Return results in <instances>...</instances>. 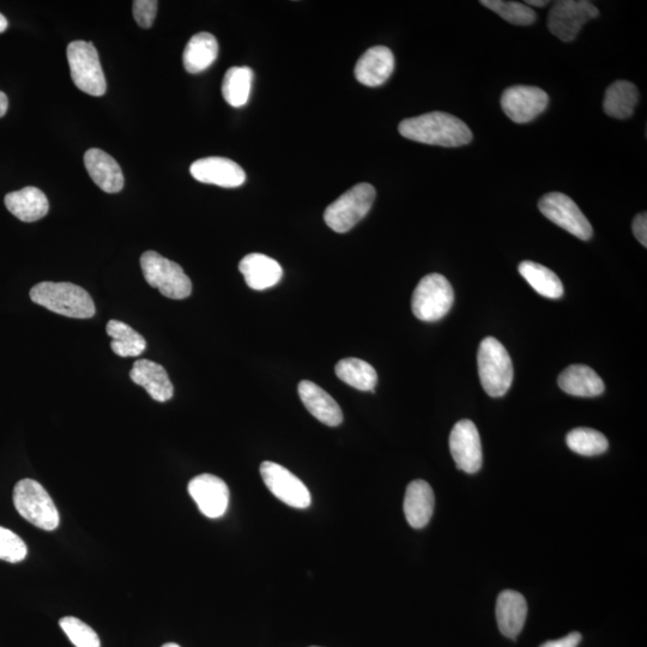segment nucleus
Returning a JSON list of instances; mask_svg holds the SVG:
<instances>
[{
    "label": "nucleus",
    "instance_id": "23",
    "mask_svg": "<svg viewBox=\"0 0 647 647\" xmlns=\"http://www.w3.org/2000/svg\"><path fill=\"white\" fill-rule=\"evenodd\" d=\"M4 202L10 213L23 222L39 221L50 210L45 193L33 186L8 193Z\"/></svg>",
    "mask_w": 647,
    "mask_h": 647
},
{
    "label": "nucleus",
    "instance_id": "7",
    "mask_svg": "<svg viewBox=\"0 0 647 647\" xmlns=\"http://www.w3.org/2000/svg\"><path fill=\"white\" fill-rule=\"evenodd\" d=\"M455 293L451 283L440 274H429L422 278L411 298V310L422 322H438L450 312Z\"/></svg>",
    "mask_w": 647,
    "mask_h": 647
},
{
    "label": "nucleus",
    "instance_id": "11",
    "mask_svg": "<svg viewBox=\"0 0 647 647\" xmlns=\"http://www.w3.org/2000/svg\"><path fill=\"white\" fill-rule=\"evenodd\" d=\"M260 475L266 488L282 503L295 509H307L312 503L311 493L299 477L282 465L264 462L260 465Z\"/></svg>",
    "mask_w": 647,
    "mask_h": 647
},
{
    "label": "nucleus",
    "instance_id": "38",
    "mask_svg": "<svg viewBox=\"0 0 647 647\" xmlns=\"http://www.w3.org/2000/svg\"><path fill=\"white\" fill-rule=\"evenodd\" d=\"M9 100L3 92H0V118H3L8 112Z\"/></svg>",
    "mask_w": 647,
    "mask_h": 647
},
{
    "label": "nucleus",
    "instance_id": "26",
    "mask_svg": "<svg viewBox=\"0 0 647 647\" xmlns=\"http://www.w3.org/2000/svg\"><path fill=\"white\" fill-rule=\"evenodd\" d=\"M639 101L638 88L628 81H616L604 95L603 110L609 117L631 118Z\"/></svg>",
    "mask_w": 647,
    "mask_h": 647
},
{
    "label": "nucleus",
    "instance_id": "17",
    "mask_svg": "<svg viewBox=\"0 0 647 647\" xmlns=\"http://www.w3.org/2000/svg\"><path fill=\"white\" fill-rule=\"evenodd\" d=\"M298 391L302 403L318 421L329 427L341 425L343 422L342 409L328 392L310 380H302Z\"/></svg>",
    "mask_w": 647,
    "mask_h": 647
},
{
    "label": "nucleus",
    "instance_id": "34",
    "mask_svg": "<svg viewBox=\"0 0 647 647\" xmlns=\"http://www.w3.org/2000/svg\"><path fill=\"white\" fill-rule=\"evenodd\" d=\"M28 548L14 531L0 526V560L17 564L27 558Z\"/></svg>",
    "mask_w": 647,
    "mask_h": 647
},
{
    "label": "nucleus",
    "instance_id": "21",
    "mask_svg": "<svg viewBox=\"0 0 647 647\" xmlns=\"http://www.w3.org/2000/svg\"><path fill=\"white\" fill-rule=\"evenodd\" d=\"M239 270L245 278L247 286L255 290H265L276 286L281 281L283 269L275 259L251 253L239 264Z\"/></svg>",
    "mask_w": 647,
    "mask_h": 647
},
{
    "label": "nucleus",
    "instance_id": "25",
    "mask_svg": "<svg viewBox=\"0 0 647 647\" xmlns=\"http://www.w3.org/2000/svg\"><path fill=\"white\" fill-rule=\"evenodd\" d=\"M219 56V42L210 33L193 35L184 51V66L190 74H199L210 68Z\"/></svg>",
    "mask_w": 647,
    "mask_h": 647
},
{
    "label": "nucleus",
    "instance_id": "36",
    "mask_svg": "<svg viewBox=\"0 0 647 647\" xmlns=\"http://www.w3.org/2000/svg\"><path fill=\"white\" fill-rule=\"evenodd\" d=\"M632 231L634 237L637 238L640 244L647 247V215L646 213L639 214L632 223Z\"/></svg>",
    "mask_w": 647,
    "mask_h": 647
},
{
    "label": "nucleus",
    "instance_id": "15",
    "mask_svg": "<svg viewBox=\"0 0 647 647\" xmlns=\"http://www.w3.org/2000/svg\"><path fill=\"white\" fill-rule=\"evenodd\" d=\"M190 173L199 183L227 187H239L246 181V173L237 162L225 157H205L193 162Z\"/></svg>",
    "mask_w": 647,
    "mask_h": 647
},
{
    "label": "nucleus",
    "instance_id": "39",
    "mask_svg": "<svg viewBox=\"0 0 647 647\" xmlns=\"http://www.w3.org/2000/svg\"><path fill=\"white\" fill-rule=\"evenodd\" d=\"M548 2L546 0H529V2H525V5H532V6H538V8H543V6H546Z\"/></svg>",
    "mask_w": 647,
    "mask_h": 647
},
{
    "label": "nucleus",
    "instance_id": "37",
    "mask_svg": "<svg viewBox=\"0 0 647 647\" xmlns=\"http://www.w3.org/2000/svg\"><path fill=\"white\" fill-rule=\"evenodd\" d=\"M582 642V634L572 632L567 637L558 640H552L541 645V647H577Z\"/></svg>",
    "mask_w": 647,
    "mask_h": 647
},
{
    "label": "nucleus",
    "instance_id": "24",
    "mask_svg": "<svg viewBox=\"0 0 647 647\" xmlns=\"http://www.w3.org/2000/svg\"><path fill=\"white\" fill-rule=\"evenodd\" d=\"M558 383L562 391L577 397H597L606 389L601 377L585 365L567 367L560 374Z\"/></svg>",
    "mask_w": 647,
    "mask_h": 647
},
{
    "label": "nucleus",
    "instance_id": "30",
    "mask_svg": "<svg viewBox=\"0 0 647 647\" xmlns=\"http://www.w3.org/2000/svg\"><path fill=\"white\" fill-rule=\"evenodd\" d=\"M253 74L247 66H235L226 72L223 78L222 94L228 105L243 107L250 99Z\"/></svg>",
    "mask_w": 647,
    "mask_h": 647
},
{
    "label": "nucleus",
    "instance_id": "19",
    "mask_svg": "<svg viewBox=\"0 0 647 647\" xmlns=\"http://www.w3.org/2000/svg\"><path fill=\"white\" fill-rule=\"evenodd\" d=\"M133 383L142 386L156 402H167L174 395V386L165 367L150 360H138L130 372Z\"/></svg>",
    "mask_w": 647,
    "mask_h": 647
},
{
    "label": "nucleus",
    "instance_id": "41",
    "mask_svg": "<svg viewBox=\"0 0 647 647\" xmlns=\"http://www.w3.org/2000/svg\"><path fill=\"white\" fill-rule=\"evenodd\" d=\"M162 647H180V646L178 644L168 643V644L163 645Z\"/></svg>",
    "mask_w": 647,
    "mask_h": 647
},
{
    "label": "nucleus",
    "instance_id": "32",
    "mask_svg": "<svg viewBox=\"0 0 647 647\" xmlns=\"http://www.w3.org/2000/svg\"><path fill=\"white\" fill-rule=\"evenodd\" d=\"M481 4L515 26H530L537 18L536 12L523 3L482 0Z\"/></svg>",
    "mask_w": 647,
    "mask_h": 647
},
{
    "label": "nucleus",
    "instance_id": "9",
    "mask_svg": "<svg viewBox=\"0 0 647 647\" xmlns=\"http://www.w3.org/2000/svg\"><path fill=\"white\" fill-rule=\"evenodd\" d=\"M600 15V11L588 0H561L555 3L548 16V28L556 38L571 42L580 29Z\"/></svg>",
    "mask_w": 647,
    "mask_h": 647
},
{
    "label": "nucleus",
    "instance_id": "42",
    "mask_svg": "<svg viewBox=\"0 0 647 647\" xmlns=\"http://www.w3.org/2000/svg\"><path fill=\"white\" fill-rule=\"evenodd\" d=\"M313 647H317V646H313Z\"/></svg>",
    "mask_w": 647,
    "mask_h": 647
},
{
    "label": "nucleus",
    "instance_id": "27",
    "mask_svg": "<svg viewBox=\"0 0 647 647\" xmlns=\"http://www.w3.org/2000/svg\"><path fill=\"white\" fill-rule=\"evenodd\" d=\"M518 270L538 294L548 299H559L564 295V286L560 278L546 266L525 260L519 264Z\"/></svg>",
    "mask_w": 647,
    "mask_h": 647
},
{
    "label": "nucleus",
    "instance_id": "5",
    "mask_svg": "<svg viewBox=\"0 0 647 647\" xmlns=\"http://www.w3.org/2000/svg\"><path fill=\"white\" fill-rule=\"evenodd\" d=\"M141 268L149 286L159 289L166 298L183 300L191 295L190 277L179 264L162 257L160 253L144 252L141 257Z\"/></svg>",
    "mask_w": 647,
    "mask_h": 647
},
{
    "label": "nucleus",
    "instance_id": "29",
    "mask_svg": "<svg viewBox=\"0 0 647 647\" xmlns=\"http://www.w3.org/2000/svg\"><path fill=\"white\" fill-rule=\"evenodd\" d=\"M106 330L108 336L112 338L113 352L122 358H136V356L142 355L147 348L144 337L120 320H110Z\"/></svg>",
    "mask_w": 647,
    "mask_h": 647
},
{
    "label": "nucleus",
    "instance_id": "20",
    "mask_svg": "<svg viewBox=\"0 0 647 647\" xmlns=\"http://www.w3.org/2000/svg\"><path fill=\"white\" fill-rule=\"evenodd\" d=\"M495 612L500 632L507 638L516 639L523 631L528 616V603L524 596L513 590L501 592Z\"/></svg>",
    "mask_w": 647,
    "mask_h": 647
},
{
    "label": "nucleus",
    "instance_id": "13",
    "mask_svg": "<svg viewBox=\"0 0 647 647\" xmlns=\"http://www.w3.org/2000/svg\"><path fill=\"white\" fill-rule=\"evenodd\" d=\"M450 451L457 468L467 474H476L482 467V445L475 423L462 420L450 434Z\"/></svg>",
    "mask_w": 647,
    "mask_h": 647
},
{
    "label": "nucleus",
    "instance_id": "8",
    "mask_svg": "<svg viewBox=\"0 0 647 647\" xmlns=\"http://www.w3.org/2000/svg\"><path fill=\"white\" fill-rule=\"evenodd\" d=\"M66 53H68L71 78L76 87L92 96L105 95L106 78L101 68L99 53L92 42H71Z\"/></svg>",
    "mask_w": 647,
    "mask_h": 647
},
{
    "label": "nucleus",
    "instance_id": "40",
    "mask_svg": "<svg viewBox=\"0 0 647 647\" xmlns=\"http://www.w3.org/2000/svg\"><path fill=\"white\" fill-rule=\"evenodd\" d=\"M8 26V20H6L4 15L0 14V34L4 33L8 29Z\"/></svg>",
    "mask_w": 647,
    "mask_h": 647
},
{
    "label": "nucleus",
    "instance_id": "1",
    "mask_svg": "<svg viewBox=\"0 0 647 647\" xmlns=\"http://www.w3.org/2000/svg\"><path fill=\"white\" fill-rule=\"evenodd\" d=\"M398 131L410 141L445 148L463 147L473 141V132L469 126L463 120L444 112L405 119L399 124Z\"/></svg>",
    "mask_w": 647,
    "mask_h": 647
},
{
    "label": "nucleus",
    "instance_id": "28",
    "mask_svg": "<svg viewBox=\"0 0 647 647\" xmlns=\"http://www.w3.org/2000/svg\"><path fill=\"white\" fill-rule=\"evenodd\" d=\"M336 376L343 383L359 391H372L376 389L378 374L368 362L355 358L343 359L336 365Z\"/></svg>",
    "mask_w": 647,
    "mask_h": 647
},
{
    "label": "nucleus",
    "instance_id": "12",
    "mask_svg": "<svg viewBox=\"0 0 647 647\" xmlns=\"http://www.w3.org/2000/svg\"><path fill=\"white\" fill-rule=\"evenodd\" d=\"M548 104V94L537 87L515 86L506 89L501 96L503 111L517 124L532 122L546 111Z\"/></svg>",
    "mask_w": 647,
    "mask_h": 647
},
{
    "label": "nucleus",
    "instance_id": "18",
    "mask_svg": "<svg viewBox=\"0 0 647 647\" xmlns=\"http://www.w3.org/2000/svg\"><path fill=\"white\" fill-rule=\"evenodd\" d=\"M84 165H86L90 178L102 191L117 193L123 190L124 175L122 168L104 150L89 149L84 154Z\"/></svg>",
    "mask_w": 647,
    "mask_h": 647
},
{
    "label": "nucleus",
    "instance_id": "22",
    "mask_svg": "<svg viewBox=\"0 0 647 647\" xmlns=\"http://www.w3.org/2000/svg\"><path fill=\"white\" fill-rule=\"evenodd\" d=\"M434 503L433 489L426 481L410 483L405 492L404 515L411 528H425L433 516Z\"/></svg>",
    "mask_w": 647,
    "mask_h": 647
},
{
    "label": "nucleus",
    "instance_id": "10",
    "mask_svg": "<svg viewBox=\"0 0 647 647\" xmlns=\"http://www.w3.org/2000/svg\"><path fill=\"white\" fill-rule=\"evenodd\" d=\"M541 213L556 226L565 229L580 240L592 237V226L578 205L564 193L552 192L541 198L538 203Z\"/></svg>",
    "mask_w": 647,
    "mask_h": 647
},
{
    "label": "nucleus",
    "instance_id": "14",
    "mask_svg": "<svg viewBox=\"0 0 647 647\" xmlns=\"http://www.w3.org/2000/svg\"><path fill=\"white\" fill-rule=\"evenodd\" d=\"M189 493L205 517L220 518L228 510L229 489L220 477L210 474L196 476L189 483Z\"/></svg>",
    "mask_w": 647,
    "mask_h": 647
},
{
    "label": "nucleus",
    "instance_id": "33",
    "mask_svg": "<svg viewBox=\"0 0 647 647\" xmlns=\"http://www.w3.org/2000/svg\"><path fill=\"white\" fill-rule=\"evenodd\" d=\"M59 625L75 647H101L98 634L86 622L66 616L59 621Z\"/></svg>",
    "mask_w": 647,
    "mask_h": 647
},
{
    "label": "nucleus",
    "instance_id": "4",
    "mask_svg": "<svg viewBox=\"0 0 647 647\" xmlns=\"http://www.w3.org/2000/svg\"><path fill=\"white\" fill-rule=\"evenodd\" d=\"M14 505L21 517L36 528L53 531L59 526L60 517L50 494L38 481L24 479L14 488Z\"/></svg>",
    "mask_w": 647,
    "mask_h": 647
},
{
    "label": "nucleus",
    "instance_id": "3",
    "mask_svg": "<svg viewBox=\"0 0 647 647\" xmlns=\"http://www.w3.org/2000/svg\"><path fill=\"white\" fill-rule=\"evenodd\" d=\"M477 366L483 389L489 396L506 395L513 382V364L509 352L494 337L483 340L477 353Z\"/></svg>",
    "mask_w": 647,
    "mask_h": 647
},
{
    "label": "nucleus",
    "instance_id": "2",
    "mask_svg": "<svg viewBox=\"0 0 647 647\" xmlns=\"http://www.w3.org/2000/svg\"><path fill=\"white\" fill-rule=\"evenodd\" d=\"M30 299L36 305L60 316L89 319L95 316L92 296L86 289L69 282H41L30 290Z\"/></svg>",
    "mask_w": 647,
    "mask_h": 647
},
{
    "label": "nucleus",
    "instance_id": "35",
    "mask_svg": "<svg viewBox=\"0 0 647 647\" xmlns=\"http://www.w3.org/2000/svg\"><path fill=\"white\" fill-rule=\"evenodd\" d=\"M157 5L156 0H135L133 2V17L139 27L150 28L155 21Z\"/></svg>",
    "mask_w": 647,
    "mask_h": 647
},
{
    "label": "nucleus",
    "instance_id": "16",
    "mask_svg": "<svg viewBox=\"0 0 647 647\" xmlns=\"http://www.w3.org/2000/svg\"><path fill=\"white\" fill-rule=\"evenodd\" d=\"M395 70V57L390 48L376 46L362 54L355 66V77L367 87L382 86Z\"/></svg>",
    "mask_w": 647,
    "mask_h": 647
},
{
    "label": "nucleus",
    "instance_id": "31",
    "mask_svg": "<svg viewBox=\"0 0 647 647\" xmlns=\"http://www.w3.org/2000/svg\"><path fill=\"white\" fill-rule=\"evenodd\" d=\"M566 443L580 456L594 457L606 452L608 439L601 432L591 428H576L567 434Z\"/></svg>",
    "mask_w": 647,
    "mask_h": 647
},
{
    "label": "nucleus",
    "instance_id": "6",
    "mask_svg": "<svg viewBox=\"0 0 647 647\" xmlns=\"http://www.w3.org/2000/svg\"><path fill=\"white\" fill-rule=\"evenodd\" d=\"M376 196V189L372 185H355L326 208V225L336 233L349 232L370 213Z\"/></svg>",
    "mask_w": 647,
    "mask_h": 647
}]
</instances>
